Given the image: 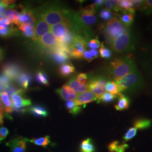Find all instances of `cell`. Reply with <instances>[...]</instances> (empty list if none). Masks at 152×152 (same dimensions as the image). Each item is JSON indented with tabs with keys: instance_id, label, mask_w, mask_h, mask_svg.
I'll use <instances>...</instances> for the list:
<instances>
[{
	"instance_id": "cell-48",
	"label": "cell",
	"mask_w": 152,
	"mask_h": 152,
	"mask_svg": "<svg viewBox=\"0 0 152 152\" xmlns=\"http://www.w3.org/2000/svg\"><path fill=\"white\" fill-rule=\"evenodd\" d=\"M93 5L95 6V9H98L99 7H101L104 4V0H97V1H93Z\"/></svg>"
},
{
	"instance_id": "cell-22",
	"label": "cell",
	"mask_w": 152,
	"mask_h": 152,
	"mask_svg": "<svg viewBox=\"0 0 152 152\" xmlns=\"http://www.w3.org/2000/svg\"><path fill=\"white\" fill-rule=\"evenodd\" d=\"M31 80H32L31 76L29 73L22 72V73L18 77L16 81L20 85V86L22 88L25 90L28 88Z\"/></svg>"
},
{
	"instance_id": "cell-38",
	"label": "cell",
	"mask_w": 152,
	"mask_h": 152,
	"mask_svg": "<svg viewBox=\"0 0 152 152\" xmlns=\"http://www.w3.org/2000/svg\"><path fill=\"white\" fill-rule=\"evenodd\" d=\"M12 80L5 74L2 73L0 75V85H1L4 90H6L7 88L10 87L11 85Z\"/></svg>"
},
{
	"instance_id": "cell-44",
	"label": "cell",
	"mask_w": 152,
	"mask_h": 152,
	"mask_svg": "<svg viewBox=\"0 0 152 152\" xmlns=\"http://www.w3.org/2000/svg\"><path fill=\"white\" fill-rule=\"evenodd\" d=\"M76 80L82 84L87 85L88 82L89 81L88 75L85 73H81L78 74L76 77Z\"/></svg>"
},
{
	"instance_id": "cell-43",
	"label": "cell",
	"mask_w": 152,
	"mask_h": 152,
	"mask_svg": "<svg viewBox=\"0 0 152 152\" xmlns=\"http://www.w3.org/2000/svg\"><path fill=\"white\" fill-rule=\"evenodd\" d=\"M101 45H102V43L99 41L98 39H96V38L91 39L89 40L88 41H87V46L89 48L95 49V50L100 48Z\"/></svg>"
},
{
	"instance_id": "cell-15",
	"label": "cell",
	"mask_w": 152,
	"mask_h": 152,
	"mask_svg": "<svg viewBox=\"0 0 152 152\" xmlns=\"http://www.w3.org/2000/svg\"><path fill=\"white\" fill-rule=\"evenodd\" d=\"M56 92L62 99L66 101H72L76 100L77 94L71 87L66 84L64 85L62 87L56 90Z\"/></svg>"
},
{
	"instance_id": "cell-19",
	"label": "cell",
	"mask_w": 152,
	"mask_h": 152,
	"mask_svg": "<svg viewBox=\"0 0 152 152\" xmlns=\"http://www.w3.org/2000/svg\"><path fill=\"white\" fill-rule=\"evenodd\" d=\"M117 98H118V102L114 106V108L117 110L122 111L129 108L130 100L129 97L125 96L122 93H120L117 95Z\"/></svg>"
},
{
	"instance_id": "cell-6",
	"label": "cell",
	"mask_w": 152,
	"mask_h": 152,
	"mask_svg": "<svg viewBox=\"0 0 152 152\" xmlns=\"http://www.w3.org/2000/svg\"><path fill=\"white\" fill-rule=\"evenodd\" d=\"M107 82L108 79L105 77L96 76L89 80L87 85L88 90L92 92L98 99L105 92V86Z\"/></svg>"
},
{
	"instance_id": "cell-12",
	"label": "cell",
	"mask_w": 152,
	"mask_h": 152,
	"mask_svg": "<svg viewBox=\"0 0 152 152\" xmlns=\"http://www.w3.org/2000/svg\"><path fill=\"white\" fill-rule=\"evenodd\" d=\"M50 31V27L49 24L43 18L39 16V19L36 22V26L34 27V40L38 41L45 34L49 32Z\"/></svg>"
},
{
	"instance_id": "cell-13",
	"label": "cell",
	"mask_w": 152,
	"mask_h": 152,
	"mask_svg": "<svg viewBox=\"0 0 152 152\" xmlns=\"http://www.w3.org/2000/svg\"><path fill=\"white\" fill-rule=\"evenodd\" d=\"M36 18L33 11L26 9L22 7V10L19 14L18 22L16 26H19L20 24H29L34 27Z\"/></svg>"
},
{
	"instance_id": "cell-2",
	"label": "cell",
	"mask_w": 152,
	"mask_h": 152,
	"mask_svg": "<svg viewBox=\"0 0 152 152\" xmlns=\"http://www.w3.org/2000/svg\"><path fill=\"white\" fill-rule=\"evenodd\" d=\"M137 41V34L129 28L114 40L111 47L117 53H129L134 51Z\"/></svg>"
},
{
	"instance_id": "cell-45",
	"label": "cell",
	"mask_w": 152,
	"mask_h": 152,
	"mask_svg": "<svg viewBox=\"0 0 152 152\" xmlns=\"http://www.w3.org/2000/svg\"><path fill=\"white\" fill-rule=\"evenodd\" d=\"M119 1L118 0H107L104 1V4L106 9L110 10L111 9H114V7L118 4Z\"/></svg>"
},
{
	"instance_id": "cell-36",
	"label": "cell",
	"mask_w": 152,
	"mask_h": 152,
	"mask_svg": "<svg viewBox=\"0 0 152 152\" xmlns=\"http://www.w3.org/2000/svg\"><path fill=\"white\" fill-rule=\"evenodd\" d=\"M116 98L117 95H114L109 92H105L98 99L97 102L98 103L102 102L105 103H109L113 102Z\"/></svg>"
},
{
	"instance_id": "cell-39",
	"label": "cell",
	"mask_w": 152,
	"mask_h": 152,
	"mask_svg": "<svg viewBox=\"0 0 152 152\" xmlns=\"http://www.w3.org/2000/svg\"><path fill=\"white\" fill-rule=\"evenodd\" d=\"M100 56L104 59H109L112 57V53L110 49L105 47L103 44H102L99 50Z\"/></svg>"
},
{
	"instance_id": "cell-16",
	"label": "cell",
	"mask_w": 152,
	"mask_h": 152,
	"mask_svg": "<svg viewBox=\"0 0 152 152\" xmlns=\"http://www.w3.org/2000/svg\"><path fill=\"white\" fill-rule=\"evenodd\" d=\"M97 100L98 99L96 96L90 91L88 90L86 92L78 94L77 96L75 102L78 105L81 106L83 105L85 106L86 104L91 103L94 101H97Z\"/></svg>"
},
{
	"instance_id": "cell-31",
	"label": "cell",
	"mask_w": 152,
	"mask_h": 152,
	"mask_svg": "<svg viewBox=\"0 0 152 152\" xmlns=\"http://www.w3.org/2000/svg\"><path fill=\"white\" fill-rule=\"evenodd\" d=\"M29 142L33 143L36 145L41 147H46L51 143L50 137L49 136H45L42 137H39L37 139L33 138L29 140Z\"/></svg>"
},
{
	"instance_id": "cell-3",
	"label": "cell",
	"mask_w": 152,
	"mask_h": 152,
	"mask_svg": "<svg viewBox=\"0 0 152 152\" xmlns=\"http://www.w3.org/2000/svg\"><path fill=\"white\" fill-rule=\"evenodd\" d=\"M71 12L62 7L52 5L46 6L41 12L40 17L43 18L50 26H55L67 20Z\"/></svg>"
},
{
	"instance_id": "cell-21",
	"label": "cell",
	"mask_w": 152,
	"mask_h": 152,
	"mask_svg": "<svg viewBox=\"0 0 152 152\" xmlns=\"http://www.w3.org/2000/svg\"><path fill=\"white\" fill-rule=\"evenodd\" d=\"M75 92L78 93H83L88 90V88L87 85L82 84L80 82L76 80V77H73L71 78L66 83Z\"/></svg>"
},
{
	"instance_id": "cell-11",
	"label": "cell",
	"mask_w": 152,
	"mask_h": 152,
	"mask_svg": "<svg viewBox=\"0 0 152 152\" xmlns=\"http://www.w3.org/2000/svg\"><path fill=\"white\" fill-rule=\"evenodd\" d=\"M3 73L8 76L12 81H16L18 77L22 73V69L20 65L16 63H7L2 66Z\"/></svg>"
},
{
	"instance_id": "cell-32",
	"label": "cell",
	"mask_w": 152,
	"mask_h": 152,
	"mask_svg": "<svg viewBox=\"0 0 152 152\" xmlns=\"http://www.w3.org/2000/svg\"><path fill=\"white\" fill-rule=\"evenodd\" d=\"M18 34H19L18 30L12 26L0 29V37L3 38L10 37L18 35Z\"/></svg>"
},
{
	"instance_id": "cell-50",
	"label": "cell",
	"mask_w": 152,
	"mask_h": 152,
	"mask_svg": "<svg viewBox=\"0 0 152 152\" xmlns=\"http://www.w3.org/2000/svg\"><path fill=\"white\" fill-rule=\"evenodd\" d=\"M4 112H5V110H4V105H3V104H2L1 100H0V114H4Z\"/></svg>"
},
{
	"instance_id": "cell-23",
	"label": "cell",
	"mask_w": 152,
	"mask_h": 152,
	"mask_svg": "<svg viewBox=\"0 0 152 152\" xmlns=\"http://www.w3.org/2000/svg\"><path fill=\"white\" fill-rule=\"evenodd\" d=\"M129 148V145L125 142L121 144L119 141H114L110 142L108 146L109 152H125Z\"/></svg>"
},
{
	"instance_id": "cell-8",
	"label": "cell",
	"mask_w": 152,
	"mask_h": 152,
	"mask_svg": "<svg viewBox=\"0 0 152 152\" xmlns=\"http://www.w3.org/2000/svg\"><path fill=\"white\" fill-rule=\"evenodd\" d=\"M25 90L22 88L15 92L11 97L13 108L20 109L28 107L32 105L31 99L24 97V94Z\"/></svg>"
},
{
	"instance_id": "cell-42",
	"label": "cell",
	"mask_w": 152,
	"mask_h": 152,
	"mask_svg": "<svg viewBox=\"0 0 152 152\" xmlns=\"http://www.w3.org/2000/svg\"><path fill=\"white\" fill-rule=\"evenodd\" d=\"M142 1L141 0H131V7L129 12L134 15L136 10L140 7Z\"/></svg>"
},
{
	"instance_id": "cell-10",
	"label": "cell",
	"mask_w": 152,
	"mask_h": 152,
	"mask_svg": "<svg viewBox=\"0 0 152 152\" xmlns=\"http://www.w3.org/2000/svg\"><path fill=\"white\" fill-rule=\"evenodd\" d=\"M28 142L29 139L27 138L18 137L8 141L6 145L10 148L11 152H26Z\"/></svg>"
},
{
	"instance_id": "cell-34",
	"label": "cell",
	"mask_w": 152,
	"mask_h": 152,
	"mask_svg": "<svg viewBox=\"0 0 152 152\" xmlns=\"http://www.w3.org/2000/svg\"><path fill=\"white\" fill-rule=\"evenodd\" d=\"M140 10L147 16L152 14V0L142 1L140 7Z\"/></svg>"
},
{
	"instance_id": "cell-47",
	"label": "cell",
	"mask_w": 152,
	"mask_h": 152,
	"mask_svg": "<svg viewBox=\"0 0 152 152\" xmlns=\"http://www.w3.org/2000/svg\"><path fill=\"white\" fill-rule=\"evenodd\" d=\"M83 58L88 62H90L91 61L95 59L94 57L92 56L90 51H86V50L84 51L83 54Z\"/></svg>"
},
{
	"instance_id": "cell-51",
	"label": "cell",
	"mask_w": 152,
	"mask_h": 152,
	"mask_svg": "<svg viewBox=\"0 0 152 152\" xmlns=\"http://www.w3.org/2000/svg\"><path fill=\"white\" fill-rule=\"evenodd\" d=\"M4 56V52L2 49L0 48V62L3 59Z\"/></svg>"
},
{
	"instance_id": "cell-20",
	"label": "cell",
	"mask_w": 152,
	"mask_h": 152,
	"mask_svg": "<svg viewBox=\"0 0 152 152\" xmlns=\"http://www.w3.org/2000/svg\"><path fill=\"white\" fill-rule=\"evenodd\" d=\"M28 111L33 115L39 118L46 117L49 115V112L46 108L40 105H34L28 108Z\"/></svg>"
},
{
	"instance_id": "cell-7",
	"label": "cell",
	"mask_w": 152,
	"mask_h": 152,
	"mask_svg": "<svg viewBox=\"0 0 152 152\" xmlns=\"http://www.w3.org/2000/svg\"><path fill=\"white\" fill-rule=\"evenodd\" d=\"M87 41L80 35H77L72 44L70 50V56L77 59L83 58V54L87 46Z\"/></svg>"
},
{
	"instance_id": "cell-33",
	"label": "cell",
	"mask_w": 152,
	"mask_h": 152,
	"mask_svg": "<svg viewBox=\"0 0 152 152\" xmlns=\"http://www.w3.org/2000/svg\"><path fill=\"white\" fill-rule=\"evenodd\" d=\"M65 107L69 112L73 115H77L81 111V106L78 105L75 102L68 101L65 103Z\"/></svg>"
},
{
	"instance_id": "cell-52",
	"label": "cell",
	"mask_w": 152,
	"mask_h": 152,
	"mask_svg": "<svg viewBox=\"0 0 152 152\" xmlns=\"http://www.w3.org/2000/svg\"><path fill=\"white\" fill-rule=\"evenodd\" d=\"M4 124V114H0V126Z\"/></svg>"
},
{
	"instance_id": "cell-25",
	"label": "cell",
	"mask_w": 152,
	"mask_h": 152,
	"mask_svg": "<svg viewBox=\"0 0 152 152\" xmlns=\"http://www.w3.org/2000/svg\"><path fill=\"white\" fill-rule=\"evenodd\" d=\"M19 29L22 32L23 34L27 38H32L34 37V27L29 24H20L18 26Z\"/></svg>"
},
{
	"instance_id": "cell-46",
	"label": "cell",
	"mask_w": 152,
	"mask_h": 152,
	"mask_svg": "<svg viewBox=\"0 0 152 152\" xmlns=\"http://www.w3.org/2000/svg\"><path fill=\"white\" fill-rule=\"evenodd\" d=\"M9 133V130L5 127H0V142L5 140Z\"/></svg>"
},
{
	"instance_id": "cell-37",
	"label": "cell",
	"mask_w": 152,
	"mask_h": 152,
	"mask_svg": "<svg viewBox=\"0 0 152 152\" xmlns=\"http://www.w3.org/2000/svg\"><path fill=\"white\" fill-rule=\"evenodd\" d=\"M36 80L39 83L45 86L49 85V80L47 75L43 71H38L36 75Z\"/></svg>"
},
{
	"instance_id": "cell-30",
	"label": "cell",
	"mask_w": 152,
	"mask_h": 152,
	"mask_svg": "<svg viewBox=\"0 0 152 152\" xmlns=\"http://www.w3.org/2000/svg\"><path fill=\"white\" fill-rule=\"evenodd\" d=\"M81 152H95V147L93 143L92 139L87 138L82 141L80 145Z\"/></svg>"
},
{
	"instance_id": "cell-35",
	"label": "cell",
	"mask_w": 152,
	"mask_h": 152,
	"mask_svg": "<svg viewBox=\"0 0 152 152\" xmlns=\"http://www.w3.org/2000/svg\"><path fill=\"white\" fill-rule=\"evenodd\" d=\"M105 91L114 95H118L120 93L115 82L113 81H109L107 83L105 86Z\"/></svg>"
},
{
	"instance_id": "cell-53",
	"label": "cell",
	"mask_w": 152,
	"mask_h": 152,
	"mask_svg": "<svg viewBox=\"0 0 152 152\" xmlns=\"http://www.w3.org/2000/svg\"><path fill=\"white\" fill-rule=\"evenodd\" d=\"M151 29H152V24H151Z\"/></svg>"
},
{
	"instance_id": "cell-41",
	"label": "cell",
	"mask_w": 152,
	"mask_h": 152,
	"mask_svg": "<svg viewBox=\"0 0 152 152\" xmlns=\"http://www.w3.org/2000/svg\"><path fill=\"white\" fill-rule=\"evenodd\" d=\"M137 133V129L136 128L131 127L127 132L125 133V135L124 136V142L126 141H129L131 139H132L134 136H135Z\"/></svg>"
},
{
	"instance_id": "cell-17",
	"label": "cell",
	"mask_w": 152,
	"mask_h": 152,
	"mask_svg": "<svg viewBox=\"0 0 152 152\" xmlns=\"http://www.w3.org/2000/svg\"><path fill=\"white\" fill-rule=\"evenodd\" d=\"M0 100L4 105L5 110V114L9 118L11 119L10 114L13 112V106L8 94L5 91H2L0 93Z\"/></svg>"
},
{
	"instance_id": "cell-18",
	"label": "cell",
	"mask_w": 152,
	"mask_h": 152,
	"mask_svg": "<svg viewBox=\"0 0 152 152\" xmlns=\"http://www.w3.org/2000/svg\"><path fill=\"white\" fill-rule=\"evenodd\" d=\"M78 35L74 29H71L64 37L57 40V44L60 46L69 48L76 36Z\"/></svg>"
},
{
	"instance_id": "cell-24",
	"label": "cell",
	"mask_w": 152,
	"mask_h": 152,
	"mask_svg": "<svg viewBox=\"0 0 152 152\" xmlns=\"http://www.w3.org/2000/svg\"><path fill=\"white\" fill-rule=\"evenodd\" d=\"M117 17L125 26L128 28L130 27L134 21V15L129 12H121V14L118 15Z\"/></svg>"
},
{
	"instance_id": "cell-29",
	"label": "cell",
	"mask_w": 152,
	"mask_h": 152,
	"mask_svg": "<svg viewBox=\"0 0 152 152\" xmlns=\"http://www.w3.org/2000/svg\"><path fill=\"white\" fill-rule=\"evenodd\" d=\"M152 125V121L147 118H139L134 122V127L139 130H144L149 128Z\"/></svg>"
},
{
	"instance_id": "cell-9",
	"label": "cell",
	"mask_w": 152,
	"mask_h": 152,
	"mask_svg": "<svg viewBox=\"0 0 152 152\" xmlns=\"http://www.w3.org/2000/svg\"><path fill=\"white\" fill-rule=\"evenodd\" d=\"M71 29H75L71 22V15L67 20L50 27L51 32L57 38L58 40L64 37Z\"/></svg>"
},
{
	"instance_id": "cell-14",
	"label": "cell",
	"mask_w": 152,
	"mask_h": 152,
	"mask_svg": "<svg viewBox=\"0 0 152 152\" xmlns=\"http://www.w3.org/2000/svg\"><path fill=\"white\" fill-rule=\"evenodd\" d=\"M38 42L39 45L46 49L48 51L54 48L57 44L56 38L51 32H49L45 34L44 36L38 40Z\"/></svg>"
},
{
	"instance_id": "cell-1",
	"label": "cell",
	"mask_w": 152,
	"mask_h": 152,
	"mask_svg": "<svg viewBox=\"0 0 152 152\" xmlns=\"http://www.w3.org/2000/svg\"><path fill=\"white\" fill-rule=\"evenodd\" d=\"M137 69L134 61L130 56L115 58L110 63L109 78L113 81H116Z\"/></svg>"
},
{
	"instance_id": "cell-27",
	"label": "cell",
	"mask_w": 152,
	"mask_h": 152,
	"mask_svg": "<svg viewBox=\"0 0 152 152\" xmlns=\"http://www.w3.org/2000/svg\"><path fill=\"white\" fill-rule=\"evenodd\" d=\"M4 16L6 19H7L11 22V23L17 25L19 16V13L16 10L9 8L6 10L4 13Z\"/></svg>"
},
{
	"instance_id": "cell-5",
	"label": "cell",
	"mask_w": 152,
	"mask_h": 152,
	"mask_svg": "<svg viewBox=\"0 0 152 152\" xmlns=\"http://www.w3.org/2000/svg\"><path fill=\"white\" fill-rule=\"evenodd\" d=\"M129 28L126 27L117 16H114L107 22L103 28L104 35L107 43L111 44Z\"/></svg>"
},
{
	"instance_id": "cell-49",
	"label": "cell",
	"mask_w": 152,
	"mask_h": 152,
	"mask_svg": "<svg viewBox=\"0 0 152 152\" xmlns=\"http://www.w3.org/2000/svg\"><path fill=\"white\" fill-rule=\"evenodd\" d=\"M90 52L91 53V54L92 55V56L94 57L95 59L97 58L99 56V52H98V50H95V49H91L90 50H89Z\"/></svg>"
},
{
	"instance_id": "cell-28",
	"label": "cell",
	"mask_w": 152,
	"mask_h": 152,
	"mask_svg": "<svg viewBox=\"0 0 152 152\" xmlns=\"http://www.w3.org/2000/svg\"><path fill=\"white\" fill-rule=\"evenodd\" d=\"M131 7V0H121L114 7V11L121 12H129Z\"/></svg>"
},
{
	"instance_id": "cell-4",
	"label": "cell",
	"mask_w": 152,
	"mask_h": 152,
	"mask_svg": "<svg viewBox=\"0 0 152 152\" xmlns=\"http://www.w3.org/2000/svg\"><path fill=\"white\" fill-rule=\"evenodd\" d=\"M114 82L120 93L136 91L142 88L144 85L143 78L138 69Z\"/></svg>"
},
{
	"instance_id": "cell-40",
	"label": "cell",
	"mask_w": 152,
	"mask_h": 152,
	"mask_svg": "<svg viewBox=\"0 0 152 152\" xmlns=\"http://www.w3.org/2000/svg\"><path fill=\"white\" fill-rule=\"evenodd\" d=\"M99 16L104 21H108V22L113 18L112 12L106 9H104L100 11Z\"/></svg>"
},
{
	"instance_id": "cell-26",
	"label": "cell",
	"mask_w": 152,
	"mask_h": 152,
	"mask_svg": "<svg viewBox=\"0 0 152 152\" xmlns=\"http://www.w3.org/2000/svg\"><path fill=\"white\" fill-rule=\"evenodd\" d=\"M59 72L61 76L66 77L74 74L76 71L73 65L70 63H67L61 65L59 68Z\"/></svg>"
}]
</instances>
